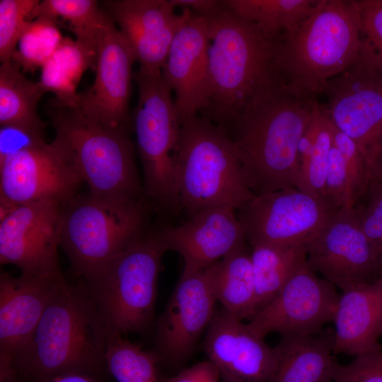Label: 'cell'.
Segmentation results:
<instances>
[{
    "label": "cell",
    "instance_id": "7",
    "mask_svg": "<svg viewBox=\"0 0 382 382\" xmlns=\"http://www.w3.org/2000/svg\"><path fill=\"white\" fill-rule=\"evenodd\" d=\"M147 213L143 198L76 195L63 209L60 246L85 278L149 232Z\"/></svg>",
    "mask_w": 382,
    "mask_h": 382
},
{
    "label": "cell",
    "instance_id": "36",
    "mask_svg": "<svg viewBox=\"0 0 382 382\" xmlns=\"http://www.w3.org/2000/svg\"><path fill=\"white\" fill-rule=\"evenodd\" d=\"M324 197L339 209L356 206L357 199L343 159L334 144L329 155Z\"/></svg>",
    "mask_w": 382,
    "mask_h": 382
},
{
    "label": "cell",
    "instance_id": "34",
    "mask_svg": "<svg viewBox=\"0 0 382 382\" xmlns=\"http://www.w3.org/2000/svg\"><path fill=\"white\" fill-rule=\"evenodd\" d=\"M354 1L361 24L359 58L382 74V0Z\"/></svg>",
    "mask_w": 382,
    "mask_h": 382
},
{
    "label": "cell",
    "instance_id": "33",
    "mask_svg": "<svg viewBox=\"0 0 382 382\" xmlns=\"http://www.w3.org/2000/svg\"><path fill=\"white\" fill-rule=\"evenodd\" d=\"M64 37L52 19L40 16L28 21L18 42L12 61L23 72H34L53 55Z\"/></svg>",
    "mask_w": 382,
    "mask_h": 382
},
{
    "label": "cell",
    "instance_id": "24",
    "mask_svg": "<svg viewBox=\"0 0 382 382\" xmlns=\"http://www.w3.org/2000/svg\"><path fill=\"white\" fill-rule=\"evenodd\" d=\"M274 349L277 364L269 382L332 381V332L282 334Z\"/></svg>",
    "mask_w": 382,
    "mask_h": 382
},
{
    "label": "cell",
    "instance_id": "6",
    "mask_svg": "<svg viewBox=\"0 0 382 382\" xmlns=\"http://www.w3.org/2000/svg\"><path fill=\"white\" fill-rule=\"evenodd\" d=\"M50 105L55 131L52 141L78 173L89 192L107 197L142 198L134 146L125 128H111L76 109Z\"/></svg>",
    "mask_w": 382,
    "mask_h": 382
},
{
    "label": "cell",
    "instance_id": "29",
    "mask_svg": "<svg viewBox=\"0 0 382 382\" xmlns=\"http://www.w3.org/2000/svg\"><path fill=\"white\" fill-rule=\"evenodd\" d=\"M334 125L325 105L316 102L311 122L298 146L299 177L297 189L324 197L329 155L333 144Z\"/></svg>",
    "mask_w": 382,
    "mask_h": 382
},
{
    "label": "cell",
    "instance_id": "9",
    "mask_svg": "<svg viewBox=\"0 0 382 382\" xmlns=\"http://www.w3.org/2000/svg\"><path fill=\"white\" fill-rule=\"evenodd\" d=\"M138 103L132 127L144 174V192L154 206L178 212L177 168L182 122L171 90L159 72L139 69L134 76Z\"/></svg>",
    "mask_w": 382,
    "mask_h": 382
},
{
    "label": "cell",
    "instance_id": "10",
    "mask_svg": "<svg viewBox=\"0 0 382 382\" xmlns=\"http://www.w3.org/2000/svg\"><path fill=\"white\" fill-rule=\"evenodd\" d=\"M322 93L333 125L357 146L371 184L382 180V74L358 60L330 80Z\"/></svg>",
    "mask_w": 382,
    "mask_h": 382
},
{
    "label": "cell",
    "instance_id": "14",
    "mask_svg": "<svg viewBox=\"0 0 382 382\" xmlns=\"http://www.w3.org/2000/svg\"><path fill=\"white\" fill-rule=\"evenodd\" d=\"M340 295L306 260L247 324L262 337L272 332L316 335L325 324L333 322Z\"/></svg>",
    "mask_w": 382,
    "mask_h": 382
},
{
    "label": "cell",
    "instance_id": "5",
    "mask_svg": "<svg viewBox=\"0 0 382 382\" xmlns=\"http://www.w3.org/2000/svg\"><path fill=\"white\" fill-rule=\"evenodd\" d=\"M177 185L180 207L189 217L213 207L237 211L254 195L233 139L199 115L182 121Z\"/></svg>",
    "mask_w": 382,
    "mask_h": 382
},
{
    "label": "cell",
    "instance_id": "16",
    "mask_svg": "<svg viewBox=\"0 0 382 382\" xmlns=\"http://www.w3.org/2000/svg\"><path fill=\"white\" fill-rule=\"evenodd\" d=\"M134 62L131 47L107 14L98 40L95 80L78 94L73 108L104 126L128 129Z\"/></svg>",
    "mask_w": 382,
    "mask_h": 382
},
{
    "label": "cell",
    "instance_id": "23",
    "mask_svg": "<svg viewBox=\"0 0 382 382\" xmlns=\"http://www.w3.org/2000/svg\"><path fill=\"white\" fill-rule=\"evenodd\" d=\"M333 323V354L355 357L381 349L382 277L342 290Z\"/></svg>",
    "mask_w": 382,
    "mask_h": 382
},
{
    "label": "cell",
    "instance_id": "39",
    "mask_svg": "<svg viewBox=\"0 0 382 382\" xmlns=\"http://www.w3.org/2000/svg\"><path fill=\"white\" fill-rule=\"evenodd\" d=\"M366 207L361 209V225L374 246L382 270V180L372 183Z\"/></svg>",
    "mask_w": 382,
    "mask_h": 382
},
{
    "label": "cell",
    "instance_id": "28",
    "mask_svg": "<svg viewBox=\"0 0 382 382\" xmlns=\"http://www.w3.org/2000/svg\"><path fill=\"white\" fill-rule=\"evenodd\" d=\"M11 60L0 66V125L16 126L44 135L45 123L37 111L46 93L39 82L28 79Z\"/></svg>",
    "mask_w": 382,
    "mask_h": 382
},
{
    "label": "cell",
    "instance_id": "25",
    "mask_svg": "<svg viewBox=\"0 0 382 382\" xmlns=\"http://www.w3.org/2000/svg\"><path fill=\"white\" fill-rule=\"evenodd\" d=\"M97 51L70 37H64L53 55L41 67L38 81L45 92L54 93L50 105L75 108L77 86L84 72L96 69Z\"/></svg>",
    "mask_w": 382,
    "mask_h": 382
},
{
    "label": "cell",
    "instance_id": "19",
    "mask_svg": "<svg viewBox=\"0 0 382 382\" xmlns=\"http://www.w3.org/2000/svg\"><path fill=\"white\" fill-rule=\"evenodd\" d=\"M166 250L183 258V271L204 270L245 245L246 238L237 211L230 207L202 209L184 224L156 230Z\"/></svg>",
    "mask_w": 382,
    "mask_h": 382
},
{
    "label": "cell",
    "instance_id": "21",
    "mask_svg": "<svg viewBox=\"0 0 382 382\" xmlns=\"http://www.w3.org/2000/svg\"><path fill=\"white\" fill-rule=\"evenodd\" d=\"M204 349L221 374L243 382H269L277 368L274 347L223 308L207 329Z\"/></svg>",
    "mask_w": 382,
    "mask_h": 382
},
{
    "label": "cell",
    "instance_id": "1",
    "mask_svg": "<svg viewBox=\"0 0 382 382\" xmlns=\"http://www.w3.org/2000/svg\"><path fill=\"white\" fill-rule=\"evenodd\" d=\"M316 96L295 91L282 80L258 93L233 126V139L254 195L296 188L298 146Z\"/></svg>",
    "mask_w": 382,
    "mask_h": 382
},
{
    "label": "cell",
    "instance_id": "43",
    "mask_svg": "<svg viewBox=\"0 0 382 382\" xmlns=\"http://www.w3.org/2000/svg\"><path fill=\"white\" fill-rule=\"evenodd\" d=\"M18 371L14 360L0 354V382H18Z\"/></svg>",
    "mask_w": 382,
    "mask_h": 382
},
{
    "label": "cell",
    "instance_id": "37",
    "mask_svg": "<svg viewBox=\"0 0 382 382\" xmlns=\"http://www.w3.org/2000/svg\"><path fill=\"white\" fill-rule=\"evenodd\" d=\"M332 381L382 382V349L355 356L347 364H341L336 360Z\"/></svg>",
    "mask_w": 382,
    "mask_h": 382
},
{
    "label": "cell",
    "instance_id": "17",
    "mask_svg": "<svg viewBox=\"0 0 382 382\" xmlns=\"http://www.w3.org/2000/svg\"><path fill=\"white\" fill-rule=\"evenodd\" d=\"M211 266L199 271H183L159 318L157 344L169 361L185 359L214 317L217 300Z\"/></svg>",
    "mask_w": 382,
    "mask_h": 382
},
{
    "label": "cell",
    "instance_id": "3",
    "mask_svg": "<svg viewBox=\"0 0 382 382\" xmlns=\"http://www.w3.org/2000/svg\"><path fill=\"white\" fill-rule=\"evenodd\" d=\"M207 17L209 92L202 113L227 132L255 96L281 80L275 64L276 40L236 16L223 1Z\"/></svg>",
    "mask_w": 382,
    "mask_h": 382
},
{
    "label": "cell",
    "instance_id": "20",
    "mask_svg": "<svg viewBox=\"0 0 382 382\" xmlns=\"http://www.w3.org/2000/svg\"><path fill=\"white\" fill-rule=\"evenodd\" d=\"M209 23L207 17L192 13L176 33L162 77L175 93L181 122L205 109L209 92Z\"/></svg>",
    "mask_w": 382,
    "mask_h": 382
},
{
    "label": "cell",
    "instance_id": "8",
    "mask_svg": "<svg viewBox=\"0 0 382 382\" xmlns=\"http://www.w3.org/2000/svg\"><path fill=\"white\" fill-rule=\"evenodd\" d=\"M166 252L156 230L149 231L83 278L109 334L138 332L149 325L154 314L158 273Z\"/></svg>",
    "mask_w": 382,
    "mask_h": 382
},
{
    "label": "cell",
    "instance_id": "12",
    "mask_svg": "<svg viewBox=\"0 0 382 382\" xmlns=\"http://www.w3.org/2000/svg\"><path fill=\"white\" fill-rule=\"evenodd\" d=\"M361 209H338L306 244L310 267L341 291L382 277L378 253L362 228Z\"/></svg>",
    "mask_w": 382,
    "mask_h": 382
},
{
    "label": "cell",
    "instance_id": "22",
    "mask_svg": "<svg viewBox=\"0 0 382 382\" xmlns=\"http://www.w3.org/2000/svg\"><path fill=\"white\" fill-rule=\"evenodd\" d=\"M63 278L0 276V354L15 360L37 326L53 289Z\"/></svg>",
    "mask_w": 382,
    "mask_h": 382
},
{
    "label": "cell",
    "instance_id": "2",
    "mask_svg": "<svg viewBox=\"0 0 382 382\" xmlns=\"http://www.w3.org/2000/svg\"><path fill=\"white\" fill-rule=\"evenodd\" d=\"M109 331L89 291L62 278L14 361L30 382L70 373L95 376L105 365Z\"/></svg>",
    "mask_w": 382,
    "mask_h": 382
},
{
    "label": "cell",
    "instance_id": "35",
    "mask_svg": "<svg viewBox=\"0 0 382 382\" xmlns=\"http://www.w3.org/2000/svg\"><path fill=\"white\" fill-rule=\"evenodd\" d=\"M38 0L0 1V60L9 62L20 36Z\"/></svg>",
    "mask_w": 382,
    "mask_h": 382
},
{
    "label": "cell",
    "instance_id": "44",
    "mask_svg": "<svg viewBox=\"0 0 382 382\" xmlns=\"http://www.w3.org/2000/svg\"><path fill=\"white\" fill-rule=\"evenodd\" d=\"M39 382H98L95 376L83 373H70L52 376Z\"/></svg>",
    "mask_w": 382,
    "mask_h": 382
},
{
    "label": "cell",
    "instance_id": "30",
    "mask_svg": "<svg viewBox=\"0 0 382 382\" xmlns=\"http://www.w3.org/2000/svg\"><path fill=\"white\" fill-rule=\"evenodd\" d=\"M318 0H226L225 6L253 25L267 39L277 40L300 23Z\"/></svg>",
    "mask_w": 382,
    "mask_h": 382
},
{
    "label": "cell",
    "instance_id": "4",
    "mask_svg": "<svg viewBox=\"0 0 382 382\" xmlns=\"http://www.w3.org/2000/svg\"><path fill=\"white\" fill-rule=\"evenodd\" d=\"M361 45L355 1L318 0L300 23L276 40V68L289 88L316 96L358 60Z\"/></svg>",
    "mask_w": 382,
    "mask_h": 382
},
{
    "label": "cell",
    "instance_id": "40",
    "mask_svg": "<svg viewBox=\"0 0 382 382\" xmlns=\"http://www.w3.org/2000/svg\"><path fill=\"white\" fill-rule=\"evenodd\" d=\"M42 141H45L42 134L19 127L2 126L0 129V160Z\"/></svg>",
    "mask_w": 382,
    "mask_h": 382
},
{
    "label": "cell",
    "instance_id": "13",
    "mask_svg": "<svg viewBox=\"0 0 382 382\" xmlns=\"http://www.w3.org/2000/svg\"><path fill=\"white\" fill-rule=\"evenodd\" d=\"M64 205L41 202L17 205L0 220V262L12 264L21 274L58 277Z\"/></svg>",
    "mask_w": 382,
    "mask_h": 382
},
{
    "label": "cell",
    "instance_id": "15",
    "mask_svg": "<svg viewBox=\"0 0 382 382\" xmlns=\"http://www.w3.org/2000/svg\"><path fill=\"white\" fill-rule=\"evenodd\" d=\"M82 181L60 149L42 141L0 160V199L16 205H66Z\"/></svg>",
    "mask_w": 382,
    "mask_h": 382
},
{
    "label": "cell",
    "instance_id": "27",
    "mask_svg": "<svg viewBox=\"0 0 382 382\" xmlns=\"http://www.w3.org/2000/svg\"><path fill=\"white\" fill-rule=\"evenodd\" d=\"M250 260L257 294V312L269 303L306 262L304 244L256 243ZM256 314V313H255Z\"/></svg>",
    "mask_w": 382,
    "mask_h": 382
},
{
    "label": "cell",
    "instance_id": "45",
    "mask_svg": "<svg viewBox=\"0 0 382 382\" xmlns=\"http://www.w3.org/2000/svg\"><path fill=\"white\" fill-rule=\"evenodd\" d=\"M221 381L222 382H243L234 377L225 374H221Z\"/></svg>",
    "mask_w": 382,
    "mask_h": 382
},
{
    "label": "cell",
    "instance_id": "11",
    "mask_svg": "<svg viewBox=\"0 0 382 382\" xmlns=\"http://www.w3.org/2000/svg\"><path fill=\"white\" fill-rule=\"evenodd\" d=\"M338 209L325 197L286 188L253 195L237 215L250 245H306Z\"/></svg>",
    "mask_w": 382,
    "mask_h": 382
},
{
    "label": "cell",
    "instance_id": "32",
    "mask_svg": "<svg viewBox=\"0 0 382 382\" xmlns=\"http://www.w3.org/2000/svg\"><path fill=\"white\" fill-rule=\"evenodd\" d=\"M158 357L144 351L120 334H110L105 352V366L117 382H158Z\"/></svg>",
    "mask_w": 382,
    "mask_h": 382
},
{
    "label": "cell",
    "instance_id": "18",
    "mask_svg": "<svg viewBox=\"0 0 382 382\" xmlns=\"http://www.w3.org/2000/svg\"><path fill=\"white\" fill-rule=\"evenodd\" d=\"M104 5L139 69L149 72L161 71L176 33L192 14L187 8L175 13L170 0H115Z\"/></svg>",
    "mask_w": 382,
    "mask_h": 382
},
{
    "label": "cell",
    "instance_id": "41",
    "mask_svg": "<svg viewBox=\"0 0 382 382\" xmlns=\"http://www.w3.org/2000/svg\"><path fill=\"white\" fill-rule=\"evenodd\" d=\"M166 382H222L221 374L209 360L197 363Z\"/></svg>",
    "mask_w": 382,
    "mask_h": 382
},
{
    "label": "cell",
    "instance_id": "42",
    "mask_svg": "<svg viewBox=\"0 0 382 382\" xmlns=\"http://www.w3.org/2000/svg\"><path fill=\"white\" fill-rule=\"evenodd\" d=\"M173 6L190 9L192 13L209 16L222 6V1L216 0H170Z\"/></svg>",
    "mask_w": 382,
    "mask_h": 382
},
{
    "label": "cell",
    "instance_id": "26",
    "mask_svg": "<svg viewBox=\"0 0 382 382\" xmlns=\"http://www.w3.org/2000/svg\"><path fill=\"white\" fill-rule=\"evenodd\" d=\"M214 294L222 308L240 320L257 313V294L250 255L245 245L211 266Z\"/></svg>",
    "mask_w": 382,
    "mask_h": 382
},
{
    "label": "cell",
    "instance_id": "31",
    "mask_svg": "<svg viewBox=\"0 0 382 382\" xmlns=\"http://www.w3.org/2000/svg\"><path fill=\"white\" fill-rule=\"evenodd\" d=\"M40 16L52 19L59 26L65 25L76 40L97 51L107 13L95 0H43L34 8L28 21Z\"/></svg>",
    "mask_w": 382,
    "mask_h": 382
},
{
    "label": "cell",
    "instance_id": "38",
    "mask_svg": "<svg viewBox=\"0 0 382 382\" xmlns=\"http://www.w3.org/2000/svg\"><path fill=\"white\" fill-rule=\"evenodd\" d=\"M333 144L342 156L357 200L361 194L368 190L371 185L362 155L356 144L335 125Z\"/></svg>",
    "mask_w": 382,
    "mask_h": 382
}]
</instances>
